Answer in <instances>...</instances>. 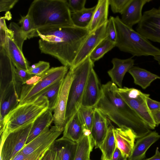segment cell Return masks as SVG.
Returning <instances> with one entry per match:
<instances>
[{
  "mask_svg": "<svg viewBox=\"0 0 160 160\" xmlns=\"http://www.w3.org/2000/svg\"><path fill=\"white\" fill-rule=\"evenodd\" d=\"M18 1V0H1L0 12H8L12 8Z\"/></svg>",
  "mask_w": 160,
  "mask_h": 160,
  "instance_id": "43",
  "label": "cell"
},
{
  "mask_svg": "<svg viewBox=\"0 0 160 160\" xmlns=\"http://www.w3.org/2000/svg\"><path fill=\"white\" fill-rule=\"evenodd\" d=\"M122 157V153L120 150L116 146L111 160H120Z\"/></svg>",
  "mask_w": 160,
  "mask_h": 160,
  "instance_id": "46",
  "label": "cell"
},
{
  "mask_svg": "<svg viewBox=\"0 0 160 160\" xmlns=\"http://www.w3.org/2000/svg\"><path fill=\"white\" fill-rule=\"evenodd\" d=\"M131 0H108L111 10L114 13L121 14Z\"/></svg>",
  "mask_w": 160,
  "mask_h": 160,
  "instance_id": "38",
  "label": "cell"
},
{
  "mask_svg": "<svg viewBox=\"0 0 160 160\" xmlns=\"http://www.w3.org/2000/svg\"><path fill=\"white\" fill-rule=\"evenodd\" d=\"M71 12L67 0H35L28 13L35 28L48 27H72Z\"/></svg>",
  "mask_w": 160,
  "mask_h": 160,
  "instance_id": "3",
  "label": "cell"
},
{
  "mask_svg": "<svg viewBox=\"0 0 160 160\" xmlns=\"http://www.w3.org/2000/svg\"><path fill=\"white\" fill-rule=\"evenodd\" d=\"M151 112L156 125L160 124V109L152 111Z\"/></svg>",
  "mask_w": 160,
  "mask_h": 160,
  "instance_id": "45",
  "label": "cell"
},
{
  "mask_svg": "<svg viewBox=\"0 0 160 160\" xmlns=\"http://www.w3.org/2000/svg\"><path fill=\"white\" fill-rule=\"evenodd\" d=\"M117 36L116 47L121 51L133 56L160 55V49L132 28L125 24L119 17H114Z\"/></svg>",
  "mask_w": 160,
  "mask_h": 160,
  "instance_id": "4",
  "label": "cell"
},
{
  "mask_svg": "<svg viewBox=\"0 0 160 160\" xmlns=\"http://www.w3.org/2000/svg\"><path fill=\"white\" fill-rule=\"evenodd\" d=\"M113 128L112 125L109 126L105 138L99 148L102 153V160H111L116 147Z\"/></svg>",
  "mask_w": 160,
  "mask_h": 160,
  "instance_id": "29",
  "label": "cell"
},
{
  "mask_svg": "<svg viewBox=\"0 0 160 160\" xmlns=\"http://www.w3.org/2000/svg\"><path fill=\"white\" fill-rule=\"evenodd\" d=\"M37 32L40 38L41 52L53 56L69 68L91 33L87 28L75 26L45 27L37 29Z\"/></svg>",
  "mask_w": 160,
  "mask_h": 160,
  "instance_id": "1",
  "label": "cell"
},
{
  "mask_svg": "<svg viewBox=\"0 0 160 160\" xmlns=\"http://www.w3.org/2000/svg\"><path fill=\"white\" fill-rule=\"evenodd\" d=\"M78 143L74 160H90V156L94 146L91 135L84 136Z\"/></svg>",
  "mask_w": 160,
  "mask_h": 160,
  "instance_id": "31",
  "label": "cell"
},
{
  "mask_svg": "<svg viewBox=\"0 0 160 160\" xmlns=\"http://www.w3.org/2000/svg\"><path fill=\"white\" fill-rule=\"evenodd\" d=\"M49 127L47 128L40 135L25 145L19 152L24 154H29L37 150L49 148L63 131L54 125L50 129Z\"/></svg>",
  "mask_w": 160,
  "mask_h": 160,
  "instance_id": "12",
  "label": "cell"
},
{
  "mask_svg": "<svg viewBox=\"0 0 160 160\" xmlns=\"http://www.w3.org/2000/svg\"><path fill=\"white\" fill-rule=\"evenodd\" d=\"M53 143L46 151L40 160H57V152Z\"/></svg>",
  "mask_w": 160,
  "mask_h": 160,
  "instance_id": "42",
  "label": "cell"
},
{
  "mask_svg": "<svg viewBox=\"0 0 160 160\" xmlns=\"http://www.w3.org/2000/svg\"><path fill=\"white\" fill-rule=\"evenodd\" d=\"M84 127L78 111L67 122L63 132V137L78 143L84 135Z\"/></svg>",
  "mask_w": 160,
  "mask_h": 160,
  "instance_id": "23",
  "label": "cell"
},
{
  "mask_svg": "<svg viewBox=\"0 0 160 160\" xmlns=\"http://www.w3.org/2000/svg\"><path fill=\"white\" fill-rule=\"evenodd\" d=\"M154 59L160 65V55L153 57Z\"/></svg>",
  "mask_w": 160,
  "mask_h": 160,
  "instance_id": "48",
  "label": "cell"
},
{
  "mask_svg": "<svg viewBox=\"0 0 160 160\" xmlns=\"http://www.w3.org/2000/svg\"><path fill=\"white\" fill-rule=\"evenodd\" d=\"M9 133L0 145V160H11L26 145L33 122Z\"/></svg>",
  "mask_w": 160,
  "mask_h": 160,
  "instance_id": "9",
  "label": "cell"
},
{
  "mask_svg": "<svg viewBox=\"0 0 160 160\" xmlns=\"http://www.w3.org/2000/svg\"><path fill=\"white\" fill-rule=\"evenodd\" d=\"M117 91L128 105L137 113L151 129L156 126L146 102L150 95L134 88L124 87L117 88Z\"/></svg>",
  "mask_w": 160,
  "mask_h": 160,
  "instance_id": "8",
  "label": "cell"
},
{
  "mask_svg": "<svg viewBox=\"0 0 160 160\" xmlns=\"http://www.w3.org/2000/svg\"><path fill=\"white\" fill-rule=\"evenodd\" d=\"M136 30L149 41L160 43V7L144 12Z\"/></svg>",
  "mask_w": 160,
  "mask_h": 160,
  "instance_id": "10",
  "label": "cell"
},
{
  "mask_svg": "<svg viewBox=\"0 0 160 160\" xmlns=\"http://www.w3.org/2000/svg\"><path fill=\"white\" fill-rule=\"evenodd\" d=\"M86 2V0H67L70 11L72 13L81 11L85 8Z\"/></svg>",
  "mask_w": 160,
  "mask_h": 160,
  "instance_id": "41",
  "label": "cell"
},
{
  "mask_svg": "<svg viewBox=\"0 0 160 160\" xmlns=\"http://www.w3.org/2000/svg\"><path fill=\"white\" fill-rule=\"evenodd\" d=\"M102 94L95 108L119 128L131 129L136 138L150 132V128L128 105L117 91L118 87L112 81L102 84Z\"/></svg>",
  "mask_w": 160,
  "mask_h": 160,
  "instance_id": "2",
  "label": "cell"
},
{
  "mask_svg": "<svg viewBox=\"0 0 160 160\" xmlns=\"http://www.w3.org/2000/svg\"><path fill=\"white\" fill-rule=\"evenodd\" d=\"M107 38L115 43L116 40L117 33L114 21V17L110 16L107 23L106 27Z\"/></svg>",
  "mask_w": 160,
  "mask_h": 160,
  "instance_id": "39",
  "label": "cell"
},
{
  "mask_svg": "<svg viewBox=\"0 0 160 160\" xmlns=\"http://www.w3.org/2000/svg\"><path fill=\"white\" fill-rule=\"evenodd\" d=\"M107 22L90 33L81 47L70 68L77 66L90 56L99 44L107 38Z\"/></svg>",
  "mask_w": 160,
  "mask_h": 160,
  "instance_id": "13",
  "label": "cell"
},
{
  "mask_svg": "<svg viewBox=\"0 0 160 160\" xmlns=\"http://www.w3.org/2000/svg\"><path fill=\"white\" fill-rule=\"evenodd\" d=\"M69 68L62 66L52 67L41 75L40 78L32 85L21 86L19 105L31 102L42 92L60 80L64 78Z\"/></svg>",
  "mask_w": 160,
  "mask_h": 160,
  "instance_id": "7",
  "label": "cell"
},
{
  "mask_svg": "<svg viewBox=\"0 0 160 160\" xmlns=\"http://www.w3.org/2000/svg\"><path fill=\"white\" fill-rule=\"evenodd\" d=\"M52 111L48 109L38 116L33 121L26 145L40 135L53 122Z\"/></svg>",
  "mask_w": 160,
  "mask_h": 160,
  "instance_id": "26",
  "label": "cell"
},
{
  "mask_svg": "<svg viewBox=\"0 0 160 160\" xmlns=\"http://www.w3.org/2000/svg\"><path fill=\"white\" fill-rule=\"evenodd\" d=\"M8 28L13 33V40L19 48L22 51L23 42L28 38L27 35L24 32L21 27L16 23L11 22Z\"/></svg>",
  "mask_w": 160,
  "mask_h": 160,
  "instance_id": "35",
  "label": "cell"
},
{
  "mask_svg": "<svg viewBox=\"0 0 160 160\" xmlns=\"http://www.w3.org/2000/svg\"><path fill=\"white\" fill-rule=\"evenodd\" d=\"M72 70L69 68L62 85L57 104L53 111L54 126L64 131L66 123L65 113L70 87L73 79Z\"/></svg>",
  "mask_w": 160,
  "mask_h": 160,
  "instance_id": "11",
  "label": "cell"
},
{
  "mask_svg": "<svg viewBox=\"0 0 160 160\" xmlns=\"http://www.w3.org/2000/svg\"><path fill=\"white\" fill-rule=\"evenodd\" d=\"M160 138L155 131L150 132L145 136L138 138L128 160H142L145 157L147 151L150 147Z\"/></svg>",
  "mask_w": 160,
  "mask_h": 160,
  "instance_id": "22",
  "label": "cell"
},
{
  "mask_svg": "<svg viewBox=\"0 0 160 160\" xmlns=\"http://www.w3.org/2000/svg\"><path fill=\"white\" fill-rule=\"evenodd\" d=\"M48 149L37 150L29 154L18 152L11 160H40Z\"/></svg>",
  "mask_w": 160,
  "mask_h": 160,
  "instance_id": "37",
  "label": "cell"
},
{
  "mask_svg": "<svg viewBox=\"0 0 160 160\" xmlns=\"http://www.w3.org/2000/svg\"><path fill=\"white\" fill-rule=\"evenodd\" d=\"M116 47L115 44L107 38L102 41L91 54L90 57L94 63Z\"/></svg>",
  "mask_w": 160,
  "mask_h": 160,
  "instance_id": "32",
  "label": "cell"
},
{
  "mask_svg": "<svg viewBox=\"0 0 160 160\" xmlns=\"http://www.w3.org/2000/svg\"><path fill=\"white\" fill-rule=\"evenodd\" d=\"M46 98L22 105H18L10 112L0 122L1 144L8 134L17 129L33 122L48 109Z\"/></svg>",
  "mask_w": 160,
  "mask_h": 160,
  "instance_id": "5",
  "label": "cell"
},
{
  "mask_svg": "<svg viewBox=\"0 0 160 160\" xmlns=\"http://www.w3.org/2000/svg\"><path fill=\"white\" fill-rule=\"evenodd\" d=\"M96 5L76 12H71V16L74 25L82 28H88L91 21Z\"/></svg>",
  "mask_w": 160,
  "mask_h": 160,
  "instance_id": "30",
  "label": "cell"
},
{
  "mask_svg": "<svg viewBox=\"0 0 160 160\" xmlns=\"http://www.w3.org/2000/svg\"><path fill=\"white\" fill-rule=\"evenodd\" d=\"M134 79V83L145 89L151 83L157 79H160V76L142 68L133 66L128 71Z\"/></svg>",
  "mask_w": 160,
  "mask_h": 160,
  "instance_id": "28",
  "label": "cell"
},
{
  "mask_svg": "<svg viewBox=\"0 0 160 160\" xmlns=\"http://www.w3.org/2000/svg\"><path fill=\"white\" fill-rule=\"evenodd\" d=\"M57 152V160H74L78 143L63 137L53 143Z\"/></svg>",
  "mask_w": 160,
  "mask_h": 160,
  "instance_id": "24",
  "label": "cell"
},
{
  "mask_svg": "<svg viewBox=\"0 0 160 160\" xmlns=\"http://www.w3.org/2000/svg\"><path fill=\"white\" fill-rule=\"evenodd\" d=\"M64 78L58 81L49 86L40 93L32 102L41 100L46 98L48 102V109L52 112L53 111L58 102Z\"/></svg>",
  "mask_w": 160,
  "mask_h": 160,
  "instance_id": "27",
  "label": "cell"
},
{
  "mask_svg": "<svg viewBox=\"0 0 160 160\" xmlns=\"http://www.w3.org/2000/svg\"><path fill=\"white\" fill-rule=\"evenodd\" d=\"M15 68L5 48L0 46V92L11 82H16Z\"/></svg>",
  "mask_w": 160,
  "mask_h": 160,
  "instance_id": "17",
  "label": "cell"
},
{
  "mask_svg": "<svg viewBox=\"0 0 160 160\" xmlns=\"http://www.w3.org/2000/svg\"><path fill=\"white\" fill-rule=\"evenodd\" d=\"M111 62L113 65L112 68L108 71L112 82L119 88H122V82L127 72L133 66L134 60L132 58L120 59L113 58Z\"/></svg>",
  "mask_w": 160,
  "mask_h": 160,
  "instance_id": "19",
  "label": "cell"
},
{
  "mask_svg": "<svg viewBox=\"0 0 160 160\" xmlns=\"http://www.w3.org/2000/svg\"><path fill=\"white\" fill-rule=\"evenodd\" d=\"M116 146L120 150L123 158H128L131 155L136 138L131 129L128 128H113Z\"/></svg>",
  "mask_w": 160,
  "mask_h": 160,
  "instance_id": "16",
  "label": "cell"
},
{
  "mask_svg": "<svg viewBox=\"0 0 160 160\" xmlns=\"http://www.w3.org/2000/svg\"><path fill=\"white\" fill-rule=\"evenodd\" d=\"M50 66L48 62L40 61L30 66L27 72L32 75H40L50 69Z\"/></svg>",
  "mask_w": 160,
  "mask_h": 160,
  "instance_id": "36",
  "label": "cell"
},
{
  "mask_svg": "<svg viewBox=\"0 0 160 160\" xmlns=\"http://www.w3.org/2000/svg\"><path fill=\"white\" fill-rule=\"evenodd\" d=\"M146 102L148 107L151 112L160 109V102L151 98H147Z\"/></svg>",
  "mask_w": 160,
  "mask_h": 160,
  "instance_id": "44",
  "label": "cell"
},
{
  "mask_svg": "<svg viewBox=\"0 0 160 160\" xmlns=\"http://www.w3.org/2000/svg\"><path fill=\"white\" fill-rule=\"evenodd\" d=\"M22 30L27 36L28 39L38 36L32 21L29 15L22 16L19 21Z\"/></svg>",
  "mask_w": 160,
  "mask_h": 160,
  "instance_id": "34",
  "label": "cell"
},
{
  "mask_svg": "<svg viewBox=\"0 0 160 160\" xmlns=\"http://www.w3.org/2000/svg\"><path fill=\"white\" fill-rule=\"evenodd\" d=\"M4 47L15 67L26 71L28 70L30 67L28 62L24 57L22 51L14 41L13 33L10 29L7 33L6 41Z\"/></svg>",
  "mask_w": 160,
  "mask_h": 160,
  "instance_id": "21",
  "label": "cell"
},
{
  "mask_svg": "<svg viewBox=\"0 0 160 160\" xmlns=\"http://www.w3.org/2000/svg\"><path fill=\"white\" fill-rule=\"evenodd\" d=\"M102 94V85L93 68L88 79L81 107L95 108L101 98Z\"/></svg>",
  "mask_w": 160,
  "mask_h": 160,
  "instance_id": "14",
  "label": "cell"
},
{
  "mask_svg": "<svg viewBox=\"0 0 160 160\" xmlns=\"http://www.w3.org/2000/svg\"><path fill=\"white\" fill-rule=\"evenodd\" d=\"M109 6L108 0L98 1L91 21L87 28L90 32L108 22Z\"/></svg>",
  "mask_w": 160,
  "mask_h": 160,
  "instance_id": "25",
  "label": "cell"
},
{
  "mask_svg": "<svg viewBox=\"0 0 160 160\" xmlns=\"http://www.w3.org/2000/svg\"><path fill=\"white\" fill-rule=\"evenodd\" d=\"M143 160H160V152L159 151L158 147H157L155 153L152 157Z\"/></svg>",
  "mask_w": 160,
  "mask_h": 160,
  "instance_id": "47",
  "label": "cell"
},
{
  "mask_svg": "<svg viewBox=\"0 0 160 160\" xmlns=\"http://www.w3.org/2000/svg\"><path fill=\"white\" fill-rule=\"evenodd\" d=\"M95 108L91 135L94 145L97 148L105 138L109 126L107 118L99 110Z\"/></svg>",
  "mask_w": 160,
  "mask_h": 160,
  "instance_id": "20",
  "label": "cell"
},
{
  "mask_svg": "<svg viewBox=\"0 0 160 160\" xmlns=\"http://www.w3.org/2000/svg\"><path fill=\"white\" fill-rule=\"evenodd\" d=\"M20 90L16 82L13 81L0 92V122L19 105Z\"/></svg>",
  "mask_w": 160,
  "mask_h": 160,
  "instance_id": "15",
  "label": "cell"
},
{
  "mask_svg": "<svg viewBox=\"0 0 160 160\" xmlns=\"http://www.w3.org/2000/svg\"><path fill=\"white\" fill-rule=\"evenodd\" d=\"M95 108H94L81 107L78 110L84 128L90 130L91 132L94 119Z\"/></svg>",
  "mask_w": 160,
  "mask_h": 160,
  "instance_id": "33",
  "label": "cell"
},
{
  "mask_svg": "<svg viewBox=\"0 0 160 160\" xmlns=\"http://www.w3.org/2000/svg\"><path fill=\"white\" fill-rule=\"evenodd\" d=\"M15 68L16 80L18 85L24 84L33 76L29 74L26 70L19 68Z\"/></svg>",
  "mask_w": 160,
  "mask_h": 160,
  "instance_id": "40",
  "label": "cell"
},
{
  "mask_svg": "<svg viewBox=\"0 0 160 160\" xmlns=\"http://www.w3.org/2000/svg\"><path fill=\"white\" fill-rule=\"evenodd\" d=\"M94 66V63L89 56L77 66L69 68L72 70L73 78L69 90L66 111V122L81 106L88 79Z\"/></svg>",
  "mask_w": 160,
  "mask_h": 160,
  "instance_id": "6",
  "label": "cell"
},
{
  "mask_svg": "<svg viewBox=\"0 0 160 160\" xmlns=\"http://www.w3.org/2000/svg\"><path fill=\"white\" fill-rule=\"evenodd\" d=\"M127 158H123L122 157L120 160H127Z\"/></svg>",
  "mask_w": 160,
  "mask_h": 160,
  "instance_id": "49",
  "label": "cell"
},
{
  "mask_svg": "<svg viewBox=\"0 0 160 160\" xmlns=\"http://www.w3.org/2000/svg\"><path fill=\"white\" fill-rule=\"evenodd\" d=\"M151 1V0H131L121 14L122 21L127 26L132 28L141 20L143 6Z\"/></svg>",
  "mask_w": 160,
  "mask_h": 160,
  "instance_id": "18",
  "label": "cell"
}]
</instances>
